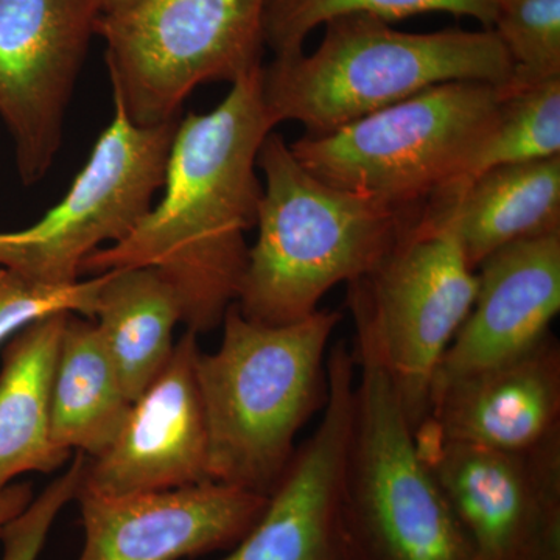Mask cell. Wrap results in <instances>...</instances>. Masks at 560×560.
<instances>
[{
    "label": "cell",
    "mask_w": 560,
    "mask_h": 560,
    "mask_svg": "<svg viewBox=\"0 0 560 560\" xmlns=\"http://www.w3.org/2000/svg\"><path fill=\"white\" fill-rule=\"evenodd\" d=\"M268 500L213 481L130 495L79 493L84 541L77 560H180L231 550Z\"/></svg>",
    "instance_id": "obj_14"
},
{
    "label": "cell",
    "mask_w": 560,
    "mask_h": 560,
    "mask_svg": "<svg viewBox=\"0 0 560 560\" xmlns=\"http://www.w3.org/2000/svg\"><path fill=\"white\" fill-rule=\"evenodd\" d=\"M105 279L103 272L68 285H50L11 268L0 267V345L36 320L60 313L94 319Z\"/></svg>",
    "instance_id": "obj_24"
},
{
    "label": "cell",
    "mask_w": 560,
    "mask_h": 560,
    "mask_svg": "<svg viewBox=\"0 0 560 560\" xmlns=\"http://www.w3.org/2000/svg\"><path fill=\"white\" fill-rule=\"evenodd\" d=\"M501 98L495 84H438L327 135H305L290 149L324 183L420 215L463 184Z\"/></svg>",
    "instance_id": "obj_5"
},
{
    "label": "cell",
    "mask_w": 560,
    "mask_h": 560,
    "mask_svg": "<svg viewBox=\"0 0 560 560\" xmlns=\"http://www.w3.org/2000/svg\"><path fill=\"white\" fill-rule=\"evenodd\" d=\"M556 156H560V79L503 94L495 125L459 187L492 168Z\"/></svg>",
    "instance_id": "obj_22"
},
{
    "label": "cell",
    "mask_w": 560,
    "mask_h": 560,
    "mask_svg": "<svg viewBox=\"0 0 560 560\" xmlns=\"http://www.w3.org/2000/svg\"><path fill=\"white\" fill-rule=\"evenodd\" d=\"M102 14L101 0H0V119L24 186L43 179L60 151Z\"/></svg>",
    "instance_id": "obj_10"
},
{
    "label": "cell",
    "mask_w": 560,
    "mask_h": 560,
    "mask_svg": "<svg viewBox=\"0 0 560 560\" xmlns=\"http://www.w3.org/2000/svg\"><path fill=\"white\" fill-rule=\"evenodd\" d=\"M324 27L312 54L261 66V95L276 125L300 121L308 136L327 135L438 84L504 86L511 79L510 57L492 28L408 33L368 14Z\"/></svg>",
    "instance_id": "obj_4"
},
{
    "label": "cell",
    "mask_w": 560,
    "mask_h": 560,
    "mask_svg": "<svg viewBox=\"0 0 560 560\" xmlns=\"http://www.w3.org/2000/svg\"><path fill=\"white\" fill-rule=\"evenodd\" d=\"M265 0H143L105 14L113 102L139 127L179 119L187 97L213 81H235L260 69Z\"/></svg>",
    "instance_id": "obj_7"
},
{
    "label": "cell",
    "mask_w": 560,
    "mask_h": 560,
    "mask_svg": "<svg viewBox=\"0 0 560 560\" xmlns=\"http://www.w3.org/2000/svg\"><path fill=\"white\" fill-rule=\"evenodd\" d=\"M341 313L316 311L283 326L254 323L232 304L197 378L209 438V478L270 497L298 434L327 401V348Z\"/></svg>",
    "instance_id": "obj_2"
},
{
    "label": "cell",
    "mask_w": 560,
    "mask_h": 560,
    "mask_svg": "<svg viewBox=\"0 0 560 560\" xmlns=\"http://www.w3.org/2000/svg\"><path fill=\"white\" fill-rule=\"evenodd\" d=\"M415 440L477 560H560V442L493 452L441 440L423 425Z\"/></svg>",
    "instance_id": "obj_11"
},
{
    "label": "cell",
    "mask_w": 560,
    "mask_h": 560,
    "mask_svg": "<svg viewBox=\"0 0 560 560\" xmlns=\"http://www.w3.org/2000/svg\"><path fill=\"white\" fill-rule=\"evenodd\" d=\"M257 168L265 178L259 234L234 302L254 323L308 318L331 289L371 271L420 217L324 183L279 132L261 143Z\"/></svg>",
    "instance_id": "obj_3"
},
{
    "label": "cell",
    "mask_w": 560,
    "mask_h": 560,
    "mask_svg": "<svg viewBox=\"0 0 560 560\" xmlns=\"http://www.w3.org/2000/svg\"><path fill=\"white\" fill-rule=\"evenodd\" d=\"M102 16L105 14H119L138 7L143 0H101Z\"/></svg>",
    "instance_id": "obj_27"
},
{
    "label": "cell",
    "mask_w": 560,
    "mask_h": 560,
    "mask_svg": "<svg viewBox=\"0 0 560 560\" xmlns=\"http://www.w3.org/2000/svg\"><path fill=\"white\" fill-rule=\"evenodd\" d=\"M420 425L441 440L485 451L528 453L558 444V338L551 331L515 359L438 386Z\"/></svg>",
    "instance_id": "obj_15"
},
{
    "label": "cell",
    "mask_w": 560,
    "mask_h": 560,
    "mask_svg": "<svg viewBox=\"0 0 560 560\" xmlns=\"http://www.w3.org/2000/svg\"><path fill=\"white\" fill-rule=\"evenodd\" d=\"M492 31L511 61L503 94L560 79V0H497Z\"/></svg>",
    "instance_id": "obj_23"
},
{
    "label": "cell",
    "mask_w": 560,
    "mask_h": 560,
    "mask_svg": "<svg viewBox=\"0 0 560 560\" xmlns=\"http://www.w3.org/2000/svg\"><path fill=\"white\" fill-rule=\"evenodd\" d=\"M352 353L359 372L341 493L348 560H477L374 350L355 337Z\"/></svg>",
    "instance_id": "obj_6"
},
{
    "label": "cell",
    "mask_w": 560,
    "mask_h": 560,
    "mask_svg": "<svg viewBox=\"0 0 560 560\" xmlns=\"http://www.w3.org/2000/svg\"><path fill=\"white\" fill-rule=\"evenodd\" d=\"M420 215L451 231L477 271L504 246L560 231V156L481 173Z\"/></svg>",
    "instance_id": "obj_17"
},
{
    "label": "cell",
    "mask_w": 560,
    "mask_h": 560,
    "mask_svg": "<svg viewBox=\"0 0 560 560\" xmlns=\"http://www.w3.org/2000/svg\"><path fill=\"white\" fill-rule=\"evenodd\" d=\"M94 320L69 315L51 383V441L72 455H102L113 444L130 412Z\"/></svg>",
    "instance_id": "obj_20"
},
{
    "label": "cell",
    "mask_w": 560,
    "mask_h": 560,
    "mask_svg": "<svg viewBox=\"0 0 560 560\" xmlns=\"http://www.w3.org/2000/svg\"><path fill=\"white\" fill-rule=\"evenodd\" d=\"M33 497L35 495L31 482H11L5 489L0 490V534L7 523L13 521L31 504Z\"/></svg>",
    "instance_id": "obj_26"
},
{
    "label": "cell",
    "mask_w": 560,
    "mask_h": 560,
    "mask_svg": "<svg viewBox=\"0 0 560 560\" xmlns=\"http://www.w3.org/2000/svg\"><path fill=\"white\" fill-rule=\"evenodd\" d=\"M200 352L198 334L186 330L164 370L132 401L113 444L88 458L79 493L130 495L210 481Z\"/></svg>",
    "instance_id": "obj_13"
},
{
    "label": "cell",
    "mask_w": 560,
    "mask_h": 560,
    "mask_svg": "<svg viewBox=\"0 0 560 560\" xmlns=\"http://www.w3.org/2000/svg\"><path fill=\"white\" fill-rule=\"evenodd\" d=\"M113 103V119L62 200L32 226L0 232V267L68 285L91 254L124 241L149 212L179 119L139 127Z\"/></svg>",
    "instance_id": "obj_9"
},
{
    "label": "cell",
    "mask_w": 560,
    "mask_h": 560,
    "mask_svg": "<svg viewBox=\"0 0 560 560\" xmlns=\"http://www.w3.org/2000/svg\"><path fill=\"white\" fill-rule=\"evenodd\" d=\"M36 320L7 342L0 368V490L24 474H51L70 453L51 441V383L68 316Z\"/></svg>",
    "instance_id": "obj_18"
},
{
    "label": "cell",
    "mask_w": 560,
    "mask_h": 560,
    "mask_svg": "<svg viewBox=\"0 0 560 560\" xmlns=\"http://www.w3.org/2000/svg\"><path fill=\"white\" fill-rule=\"evenodd\" d=\"M276 125L261 68L231 84L219 106L179 119L160 201L119 243L95 250L81 275L154 268L172 283L187 330L221 326L237 301L261 198L257 156Z\"/></svg>",
    "instance_id": "obj_1"
},
{
    "label": "cell",
    "mask_w": 560,
    "mask_h": 560,
    "mask_svg": "<svg viewBox=\"0 0 560 560\" xmlns=\"http://www.w3.org/2000/svg\"><path fill=\"white\" fill-rule=\"evenodd\" d=\"M423 13L474 18L492 28L497 0H265L264 43L275 58L293 57L316 27L338 18L368 14L390 22Z\"/></svg>",
    "instance_id": "obj_21"
},
{
    "label": "cell",
    "mask_w": 560,
    "mask_h": 560,
    "mask_svg": "<svg viewBox=\"0 0 560 560\" xmlns=\"http://www.w3.org/2000/svg\"><path fill=\"white\" fill-rule=\"evenodd\" d=\"M475 291L477 272L452 232L422 215L371 271L348 283L355 337L374 350L412 430L429 416L434 377Z\"/></svg>",
    "instance_id": "obj_8"
},
{
    "label": "cell",
    "mask_w": 560,
    "mask_h": 560,
    "mask_svg": "<svg viewBox=\"0 0 560 560\" xmlns=\"http://www.w3.org/2000/svg\"><path fill=\"white\" fill-rule=\"evenodd\" d=\"M105 275L92 320L125 394L135 401L171 360L183 305L172 283L154 268Z\"/></svg>",
    "instance_id": "obj_19"
},
{
    "label": "cell",
    "mask_w": 560,
    "mask_h": 560,
    "mask_svg": "<svg viewBox=\"0 0 560 560\" xmlns=\"http://www.w3.org/2000/svg\"><path fill=\"white\" fill-rule=\"evenodd\" d=\"M355 382L352 350L338 341L319 425L294 452L260 521L220 560H348L341 493Z\"/></svg>",
    "instance_id": "obj_12"
},
{
    "label": "cell",
    "mask_w": 560,
    "mask_h": 560,
    "mask_svg": "<svg viewBox=\"0 0 560 560\" xmlns=\"http://www.w3.org/2000/svg\"><path fill=\"white\" fill-rule=\"evenodd\" d=\"M475 272L474 305L442 357L431 393L515 359L551 334L560 311V231L504 246Z\"/></svg>",
    "instance_id": "obj_16"
},
{
    "label": "cell",
    "mask_w": 560,
    "mask_h": 560,
    "mask_svg": "<svg viewBox=\"0 0 560 560\" xmlns=\"http://www.w3.org/2000/svg\"><path fill=\"white\" fill-rule=\"evenodd\" d=\"M86 464L88 456L75 452L65 474L55 478L38 497H33L21 514L7 523L0 534V560H38L58 515L79 497Z\"/></svg>",
    "instance_id": "obj_25"
}]
</instances>
